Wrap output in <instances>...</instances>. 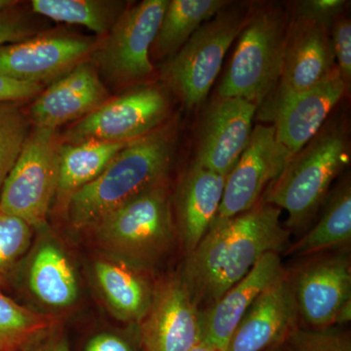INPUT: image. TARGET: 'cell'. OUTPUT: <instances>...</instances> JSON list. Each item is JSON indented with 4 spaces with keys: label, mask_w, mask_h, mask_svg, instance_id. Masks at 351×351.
Listing matches in <instances>:
<instances>
[{
    "label": "cell",
    "mask_w": 351,
    "mask_h": 351,
    "mask_svg": "<svg viewBox=\"0 0 351 351\" xmlns=\"http://www.w3.org/2000/svg\"><path fill=\"white\" fill-rule=\"evenodd\" d=\"M230 2L225 0H171L159 25L149 56H174L189 38Z\"/></svg>",
    "instance_id": "23"
},
{
    "label": "cell",
    "mask_w": 351,
    "mask_h": 351,
    "mask_svg": "<svg viewBox=\"0 0 351 351\" xmlns=\"http://www.w3.org/2000/svg\"><path fill=\"white\" fill-rule=\"evenodd\" d=\"M127 6L125 1L113 0H34L31 3L32 13L59 23L83 25L98 36L110 31Z\"/></svg>",
    "instance_id": "26"
},
{
    "label": "cell",
    "mask_w": 351,
    "mask_h": 351,
    "mask_svg": "<svg viewBox=\"0 0 351 351\" xmlns=\"http://www.w3.org/2000/svg\"><path fill=\"white\" fill-rule=\"evenodd\" d=\"M248 16L242 9L223 8L201 25L163 64L164 82L191 108L206 99L228 48L241 34Z\"/></svg>",
    "instance_id": "6"
},
{
    "label": "cell",
    "mask_w": 351,
    "mask_h": 351,
    "mask_svg": "<svg viewBox=\"0 0 351 351\" xmlns=\"http://www.w3.org/2000/svg\"><path fill=\"white\" fill-rule=\"evenodd\" d=\"M29 285L47 306H71L78 295V284L71 263L56 245L40 246L29 265Z\"/></svg>",
    "instance_id": "24"
},
{
    "label": "cell",
    "mask_w": 351,
    "mask_h": 351,
    "mask_svg": "<svg viewBox=\"0 0 351 351\" xmlns=\"http://www.w3.org/2000/svg\"><path fill=\"white\" fill-rule=\"evenodd\" d=\"M299 317L287 274L258 295L233 332L226 351H271L280 348Z\"/></svg>",
    "instance_id": "14"
},
{
    "label": "cell",
    "mask_w": 351,
    "mask_h": 351,
    "mask_svg": "<svg viewBox=\"0 0 351 351\" xmlns=\"http://www.w3.org/2000/svg\"><path fill=\"white\" fill-rule=\"evenodd\" d=\"M256 110L244 99L219 98L203 120L195 162L228 177L248 144Z\"/></svg>",
    "instance_id": "16"
},
{
    "label": "cell",
    "mask_w": 351,
    "mask_h": 351,
    "mask_svg": "<svg viewBox=\"0 0 351 351\" xmlns=\"http://www.w3.org/2000/svg\"><path fill=\"white\" fill-rule=\"evenodd\" d=\"M335 69L329 29L294 20L288 27L278 91L270 112L323 82Z\"/></svg>",
    "instance_id": "15"
},
{
    "label": "cell",
    "mask_w": 351,
    "mask_h": 351,
    "mask_svg": "<svg viewBox=\"0 0 351 351\" xmlns=\"http://www.w3.org/2000/svg\"><path fill=\"white\" fill-rule=\"evenodd\" d=\"M128 143L86 142L63 144L60 149L56 198L68 208L69 199L83 186L94 181L113 157Z\"/></svg>",
    "instance_id": "22"
},
{
    "label": "cell",
    "mask_w": 351,
    "mask_h": 351,
    "mask_svg": "<svg viewBox=\"0 0 351 351\" xmlns=\"http://www.w3.org/2000/svg\"><path fill=\"white\" fill-rule=\"evenodd\" d=\"M351 240V188L345 182L328 201L324 213L313 230L289 249L295 256L313 255L327 249L345 246Z\"/></svg>",
    "instance_id": "25"
},
{
    "label": "cell",
    "mask_w": 351,
    "mask_h": 351,
    "mask_svg": "<svg viewBox=\"0 0 351 351\" xmlns=\"http://www.w3.org/2000/svg\"><path fill=\"white\" fill-rule=\"evenodd\" d=\"M287 161L274 126H256L239 162L226 177L215 221L233 218L255 207L263 189L280 174Z\"/></svg>",
    "instance_id": "12"
},
{
    "label": "cell",
    "mask_w": 351,
    "mask_h": 351,
    "mask_svg": "<svg viewBox=\"0 0 351 351\" xmlns=\"http://www.w3.org/2000/svg\"><path fill=\"white\" fill-rule=\"evenodd\" d=\"M101 246L138 269L151 267L174 239L172 214L163 186L113 210L93 226Z\"/></svg>",
    "instance_id": "4"
},
{
    "label": "cell",
    "mask_w": 351,
    "mask_h": 351,
    "mask_svg": "<svg viewBox=\"0 0 351 351\" xmlns=\"http://www.w3.org/2000/svg\"><path fill=\"white\" fill-rule=\"evenodd\" d=\"M331 41L335 60L346 84L351 80V23L350 19L341 18L336 20L331 27Z\"/></svg>",
    "instance_id": "33"
},
{
    "label": "cell",
    "mask_w": 351,
    "mask_h": 351,
    "mask_svg": "<svg viewBox=\"0 0 351 351\" xmlns=\"http://www.w3.org/2000/svg\"><path fill=\"white\" fill-rule=\"evenodd\" d=\"M271 351H281V346H280V348H276V350H274Z\"/></svg>",
    "instance_id": "39"
},
{
    "label": "cell",
    "mask_w": 351,
    "mask_h": 351,
    "mask_svg": "<svg viewBox=\"0 0 351 351\" xmlns=\"http://www.w3.org/2000/svg\"><path fill=\"white\" fill-rule=\"evenodd\" d=\"M49 315L34 313L0 292V351H16L48 331Z\"/></svg>",
    "instance_id": "27"
},
{
    "label": "cell",
    "mask_w": 351,
    "mask_h": 351,
    "mask_svg": "<svg viewBox=\"0 0 351 351\" xmlns=\"http://www.w3.org/2000/svg\"><path fill=\"white\" fill-rule=\"evenodd\" d=\"M108 100L110 95L98 71L85 61L38 95L29 108V119L34 126L57 129L84 119Z\"/></svg>",
    "instance_id": "17"
},
{
    "label": "cell",
    "mask_w": 351,
    "mask_h": 351,
    "mask_svg": "<svg viewBox=\"0 0 351 351\" xmlns=\"http://www.w3.org/2000/svg\"><path fill=\"white\" fill-rule=\"evenodd\" d=\"M201 341V311L181 277L156 286L140 322L142 350L189 351Z\"/></svg>",
    "instance_id": "11"
},
{
    "label": "cell",
    "mask_w": 351,
    "mask_h": 351,
    "mask_svg": "<svg viewBox=\"0 0 351 351\" xmlns=\"http://www.w3.org/2000/svg\"><path fill=\"white\" fill-rule=\"evenodd\" d=\"M350 159L346 129L339 123H328L270 182L265 203L287 211L289 228H302L318 211Z\"/></svg>",
    "instance_id": "3"
},
{
    "label": "cell",
    "mask_w": 351,
    "mask_h": 351,
    "mask_svg": "<svg viewBox=\"0 0 351 351\" xmlns=\"http://www.w3.org/2000/svg\"><path fill=\"white\" fill-rule=\"evenodd\" d=\"M16 5L0 9V46L21 43L34 38L38 32V25Z\"/></svg>",
    "instance_id": "32"
},
{
    "label": "cell",
    "mask_w": 351,
    "mask_h": 351,
    "mask_svg": "<svg viewBox=\"0 0 351 351\" xmlns=\"http://www.w3.org/2000/svg\"><path fill=\"white\" fill-rule=\"evenodd\" d=\"M31 130L17 101H0V191Z\"/></svg>",
    "instance_id": "28"
},
{
    "label": "cell",
    "mask_w": 351,
    "mask_h": 351,
    "mask_svg": "<svg viewBox=\"0 0 351 351\" xmlns=\"http://www.w3.org/2000/svg\"><path fill=\"white\" fill-rule=\"evenodd\" d=\"M85 351H133L131 346L120 337L101 334L89 341Z\"/></svg>",
    "instance_id": "35"
},
{
    "label": "cell",
    "mask_w": 351,
    "mask_h": 351,
    "mask_svg": "<svg viewBox=\"0 0 351 351\" xmlns=\"http://www.w3.org/2000/svg\"><path fill=\"white\" fill-rule=\"evenodd\" d=\"M61 145L57 129L34 126L0 191V212L32 228L46 225L56 195Z\"/></svg>",
    "instance_id": "7"
},
{
    "label": "cell",
    "mask_w": 351,
    "mask_h": 351,
    "mask_svg": "<svg viewBox=\"0 0 351 351\" xmlns=\"http://www.w3.org/2000/svg\"><path fill=\"white\" fill-rule=\"evenodd\" d=\"M348 5L346 0H304L295 7V21L306 23L331 31L332 25L339 19Z\"/></svg>",
    "instance_id": "31"
},
{
    "label": "cell",
    "mask_w": 351,
    "mask_h": 351,
    "mask_svg": "<svg viewBox=\"0 0 351 351\" xmlns=\"http://www.w3.org/2000/svg\"><path fill=\"white\" fill-rule=\"evenodd\" d=\"M38 351H69L68 343L64 339H58L43 346Z\"/></svg>",
    "instance_id": "36"
},
{
    "label": "cell",
    "mask_w": 351,
    "mask_h": 351,
    "mask_svg": "<svg viewBox=\"0 0 351 351\" xmlns=\"http://www.w3.org/2000/svg\"><path fill=\"white\" fill-rule=\"evenodd\" d=\"M99 39L69 32L38 34L0 46V75L43 85L54 82L91 57Z\"/></svg>",
    "instance_id": "10"
},
{
    "label": "cell",
    "mask_w": 351,
    "mask_h": 351,
    "mask_svg": "<svg viewBox=\"0 0 351 351\" xmlns=\"http://www.w3.org/2000/svg\"><path fill=\"white\" fill-rule=\"evenodd\" d=\"M281 351H351V341L348 334L336 327H295L281 346Z\"/></svg>",
    "instance_id": "30"
},
{
    "label": "cell",
    "mask_w": 351,
    "mask_h": 351,
    "mask_svg": "<svg viewBox=\"0 0 351 351\" xmlns=\"http://www.w3.org/2000/svg\"><path fill=\"white\" fill-rule=\"evenodd\" d=\"M288 21L280 11L263 9L248 17L225 77L219 98L262 103L276 86L282 69Z\"/></svg>",
    "instance_id": "5"
},
{
    "label": "cell",
    "mask_w": 351,
    "mask_h": 351,
    "mask_svg": "<svg viewBox=\"0 0 351 351\" xmlns=\"http://www.w3.org/2000/svg\"><path fill=\"white\" fill-rule=\"evenodd\" d=\"M189 351H221L218 350V348H214V346L208 345V343H202L201 341L200 343H198L197 346H195V348H191Z\"/></svg>",
    "instance_id": "37"
},
{
    "label": "cell",
    "mask_w": 351,
    "mask_h": 351,
    "mask_svg": "<svg viewBox=\"0 0 351 351\" xmlns=\"http://www.w3.org/2000/svg\"><path fill=\"white\" fill-rule=\"evenodd\" d=\"M226 177L193 163L176 193L178 228L184 250H195L218 215Z\"/></svg>",
    "instance_id": "20"
},
{
    "label": "cell",
    "mask_w": 351,
    "mask_h": 351,
    "mask_svg": "<svg viewBox=\"0 0 351 351\" xmlns=\"http://www.w3.org/2000/svg\"><path fill=\"white\" fill-rule=\"evenodd\" d=\"M169 0H145L127 8L91 55L108 82L125 84L147 77L152 71L151 48Z\"/></svg>",
    "instance_id": "8"
},
{
    "label": "cell",
    "mask_w": 351,
    "mask_h": 351,
    "mask_svg": "<svg viewBox=\"0 0 351 351\" xmlns=\"http://www.w3.org/2000/svg\"><path fill=\"white\" fill-rule=\"evenodd\" d=\"M346 89L348 84L336 68L323 82L270 113L276 120L277 142L287 154L288 161L319 132Z\"/></svg>",
    "instance_id": "18"
},
{
    "label": "cell",
    "mask_w": 351,
    "mask_h": 351,
    "mask_svg": "<svg viewBox=\"0 0 351 351\" xmlns=\"http://www.w3.org/2000/svg\"><path fill=\"white\" fill-rule=\"evenodd\" d=\"M283 271L279 253L265 254L218 302L201 311L202 343L226 351L233 332L258 295Z\"/></svg>",
    "instance_id": "19"
},
{
    "label": "cell",
    "mask_w": 351,
    "mask_h": 351,
    "mask_svg": "<svg viewBox=\"0 0 351 351\" xmlns=\"http://www.w3.org/2000/svg\"><path fill=\"white\" fill-rule=\"evenodd\" d=\"M289 281L299 317L313 329L332 327L341 307L351 301L350 257L337 254L314 258Z\"/></svg>",
    "instance_id": "13"
},
{
    "label": "cell",
    "mask_w": 351,
    "mask_h": 351,
    "mask_svg": "<svg viewBox=\"0 0 351 351\" xmlns=\"http://www.w3.org/2000/svg\"><path fill=\"white\" fill-rule=\"evenodd\" d=\"M17 1H12V0H0V9L8 8L13 5H16Z\"/></svg>",
    "instance_id": "38"
},
{
    "label": "cell",
    "mask_w": 351,
    "mask_h": 351,
    "mask_svg": "<svg viewBox=\"0 0 351 351\" xmlns=\"http://www.w3.org/2000/svg\"><path fill=\"white\" fill-rule=\"evenodd\" d=\"M141 270L119 258L95 263V276L101 294L120 320L140 323L151 306L154 287Z\"/></svg>",
    "instance_id": "21"
},
{
    "label": "cell",
    "mask_w": 351,
    "mask_h": 351,
    "mask_svg": "<svg viewBox=\"0 0 351 351\" xmlns=\"http://www.w3.org/2000/svg\"><path fill=\"white\" fill-rule=\"evenodd\" d=\"M280 213L279 208L263 203L233 218L214 221L188 254L181 276L199 309L218 302L265 254L284 251L289 233Z\"/></svg>",
    "instance_id": "1"
},
{
    "label": "cell",
    "mask_w": 351,
    "mask_h": 351,
    "mask_svg": "<svg viewBox=\"0 0 351 351\" xmlns=\"http://www.w3.org/2000/svg\"><path fill=\"white\" fill-rule=\"evenodd\" d=\"M32 228L22 219L0 212V283L31 245Z\"/></svg>",
    "instance_id": "29"
},
{
    "label": "cell",
    "mask_w": 351,
    "mask_h": 351,
    "mask_svg": "<svg viewBox=\"0 0 351 351\" xmlns=\"http://www.w3.org/2000/svg\"><path fill=\"white\" fill-rule=\"evenodd\" d=\"M43 85L18 82L0 75V101H19L38 96Z\"/></svg>",
    "instance_id": "34"
},
{
    "label": "cell",
    "mask_w": 351,
    "mask_h": 351,
    "mask_svg": "<svg viewBox=\"0 0 351 351\" xmlns=\"http://www.w3.org/2000/svg\"><path fill=\"white\" fill-rule=\"evenodd\" d=\"M174 154L175 137L169 128H157L129 142L101 175L71 196V225L93 228L113 210L162 186Z\"/></svg>",
    "instance_id": "2"
},
{
    "label": "cell",
    "mask_w": 351,
    "mask_h": 351,
    "mask_svg": "<svg viewBox=\"0 0 351 351\" xmlns=\"http://www.w3.org/2000/svg\"><path fill=\"white\" fill-rule=\"evenodd\" d=\"M168 110L169 103L158 88H136L73 124L64 136V144L132 142L158 128Z\"/></svg>",
    "instance_id": "9"
}]
</instances>
